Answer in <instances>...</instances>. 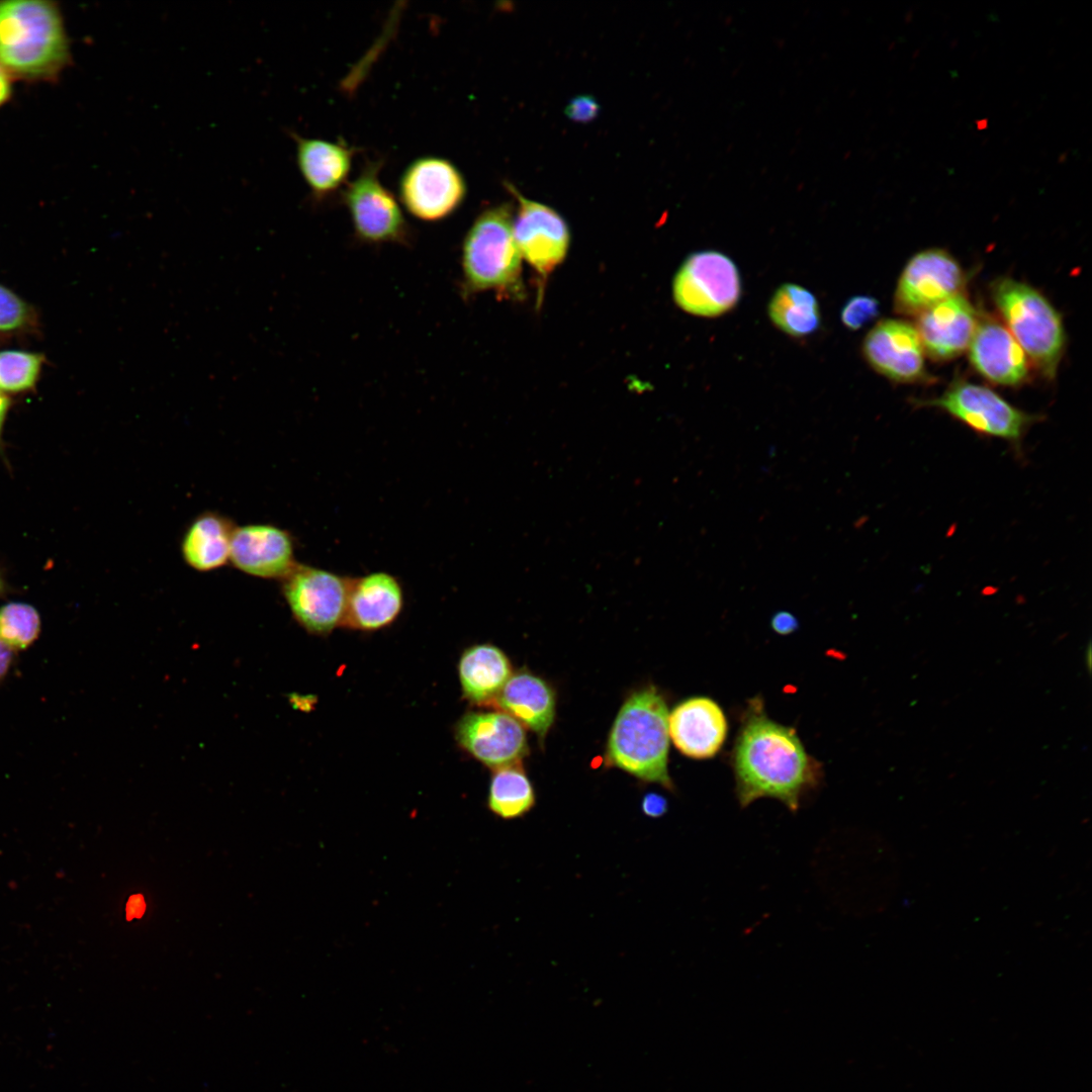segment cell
Wrapping results in <instances>:
<instances>
[{
	"label": "cell",
	"instance_id": "obj_1",
	"mask_svg": "<svg viewBox=\"0 0 1092 1092\" xmlns=\"http://www.w3.org/2000/svg\"><path fill=\"white\" fill-rule=\"evenodd\" d=\"M736 796L742 808L774 798L796 812L820 779L818 763L793 728L769 719L758 705L747 712L733 753Z\"/></svg>",
	"mask_w": 1092,
	"mask_h": 1092
},
{
	"label": "cell",
	"instance_id": "obj_2",
	"mask_svg": "<svg viewBox=\"0 0 1092 1092\" xmlns=\"http://www.w3.org/2000/svg\"><path fill=\"white\" fill-rule=\"evenodd\" d=\"M72 63L58 3L0 0V67L14 80L54 82Z\"/></svg>",
	"mask_w": 1092,
	"mask_h": 1092
},
{
	"label": "cell",
	"instance_id": "obj_3",
	"mask_svg": "<svg viewBox=\"0 0 1092 1092\" xmlns=\"http://www.w3.org/2000/svg\"><path fill=\"white\" fill-rule=\"evenodd\" d=\"M668 710L655 688L631 694L620 708L609 734L606 761L640 781L673 791L667 769Z\"/></svg>",
	"mask_w": 1092,
	"mask_h": 1092
},
{
	"label": "cell",
	"instance_id": "obj_4",
	"mask_svg": "<svg viewBox=\"0 0 1092 1092\" xmlns=\"http://www.w3.org/2000/svg\"><path fill=\"white\" fill-rule=\"evenodd\" d=\"M513 221L511 206L498 204L480 212L469 228L461 252L465 296L488 290L506 295L522 292V256Z\"/></svg>",
	"mask_w": 1092,
	"mask_h": 1092
},
{
	"label": "cell",
	"instance_id": "obj_5",
	"mask_svg": "<svg viewBox=\"0 0 1092 1092\" xmlns=\"http://www.w3.org/2000/svg\"><path fill=\"white\" fill-rule=\"evenodd\" d=\"M991 294L1029 363L1044 377L1055 378L1066 344L1059 311L1038 290L1009 277L995 280Z\"/></svg>",
	"mask_w": 1092,
	"mask_h": 1092
},
{
	"label": "cell",
	"instance_id": "obj_6",
	"mask_svg": "<svg viewBox=\"0 0 1092 1092\" xmlns=\"http://www.w3.org/2000/svg\"><path fill=\"white\" fill-rule=\"evenodd\" d=\"M913 403L943 411L977 433L1005 440L1018 449L1027 429L1038 420L992 389L964 379L953 380L938 397Z\"/></svg>",
	"mask_w": 1092,
	"mask_h": 1092
},
{
	"label": "cell",
	"instance_id": "obj_7",
	"mask_svg": "<svg viewBox=\"0 0 1092 1092\" xmlns=\"http://www.w3.org/2000/svg\"><path fill=\"white\" fill-rule=\"evenodd\" d=\"M741 277L733 260L714 250L695 252L672 280L673 300L686 312L714 317L731 310L741 296Z\"/></svg>",
	"mask_w": 1092,
	"mask_h": 1092
},
{
	"label": "cell",
	"instance_id": "obj_8",
	"mask_svg": "<svg viewBox=\"0 0 1092 1092\" xmlns=\"http://www.w3.org/2000/svg\"><path fill=\"white\" fill-rule=\"evenodd\" d=\"M380 161L368 162L343 192L357 239L369 244L410 242V226L396 197L379 178Z\"/></svg>",
	"mask_w": 1092,
	"mask_h": 1092
},
{
	"label": "cell",
	"instance_id": "obj_9",
	"mask_svg": "<svg viewBox=\"0 0 1092 1092\" xmlns=\"http://www.w3.org/2000/svg\"><path fill=\"white\" fill-rule=\"evenodd\" d=\"M281 590L293 618L306 631L326 635L343 625L349 577L297 562L281 579Z\"/></svg>",
	"mask_w": 1092,
	"mask_h": 1092
},
{
	"label": "cell",
	"instance_id": "obj_10",
	"mask_svg": "<svg viewBox=\"0 0 1092 1092\" xmlns=\"http://www.w3.org/2000/svg\"><path fill=\"white\" fill-rule=\"evenodd\" d=\"M465 195L462 173L451 161L438 156L414 160L398 181L400 203L423 221L447 218L460 207Z\"/></svg>",
	"mask_w": 1092,
	"mask_h": 1092
},
{
	"label": "cell",
	"instance_id": "obj_11",
	"mask_svg": "<svg viewBox=\"0 0 1092 1092\" xmlns=\"http://www.w3.org/2000/svg\"><path fill=\"white\" fill-rule=\"evenodd\" d=\"M966 278L959 262L945 250L927 249L909 259L894 295L897 313L917 316L963 291Z\"/></svg>",
	"mask_w": 1092,
	"mask_h": 1092
},
{
	"label": "cell",
	"instance_id": "obj_12",
	"mask_svg": "<svg viewBox=\"0 0 1092 1092\" xmlns=\"http://www.w3.org/2000/svg\"><path fill=\"white\" fill-rule=\"evenodd\" d=\"M862 354L874 370L899 383H929L925 352L910 323L885 318L867 334Z\"/></svg>",
	"mask_w": 1092,
	"mask_h": 1092
},
{
	"label": "cell",
	"instance_id": "obj_13",
	"mask_svg": "<svg viewBox=\"0 0 1092 1092\" xmlns=\"http://www.w3.org/2000/svg\"><path fill=\"white\" fill-rule=\"evenodd\" d=\"M525 727L504 711H473L455 726L460 747L492 769L520 762L527 755Z\"/></svg>",
	"mask_w": 1092,
	"mask_h": 1092
},
{
	"label": "cell",
	"instance_id": "obj_14",
	"mask_svg": "<svg viewBox=\"0 0 1092 1092\" xmlns=\"http://www.w3.org/2000/svg\"><path fill=\"white\" fill-rule=\"evenodd\" d=\"M513 221L514 237L528 264L541 276L549 275L566 257L570 234L563 217L551 207L520 195Z\"/></svg>",
	"mask_w": 1092,
	"mask_h": 1092
},
{
	"label": "cell",
	"instance_id": "obj_15",
	"mask_svg": "<svg viewBox=\"0 0 1092 1092\" xmlns=\"http://www.w3.org/2000/svg\"><path fill=\"white\" fill-rule=\"evenodd\" d=\"M230 563L241 572L264 579H283L295 566L291 534L267 523L236 526Z\"/></svg>",
	"mask_w": 1092,
	"mask_h": 1092
},
{
	"label": "cell",
	"instance_id": "obj_16",
	"mask_svg": "<svg viewBox=\"0 0 1092 1092\" xmlns=\"http://www.w3.org/2000/svg\"><path fill=\"white\" fill-rule=\"evenodd\" d=\"M972 366L990 382L1019 386L1029 379V361L1008 329L990 316H979L968 347Z\"/></svg>",
	"mask_w": 1092,
	"mask_h": 1092
},
{
	"label": "cell",
	"instance_id": "obj_17",
	"mask_svg": "<svg viewBox=\"0 0 1092 1092\" xmlns=\"http://www.w3.org/2000/svg\"><path fill=\"white\" fill-rule=\"evenodd\" d=\"M916 317L914 327L925 354L933 360L945 361L968 349L979 313L962 291Z\"/></svg>",
	"mask_w": 1092,
	"mask_h": 1092
},
{
	"label": "cell",
	"instance_id": "obj_18",
	"mask_svg": "<svg viewBox=\"0 0 1092 1092\" xmlns=\"http://www.w3.org/2000/svg\"><path fill=\"white\" fill-rule=\"evenodd\" d=\"M728 724L723 710L710 698H690L668 715L669 738L686 756L695 759L713 757L727 736Z\"/></svg>",
	"mask_w": 1092,
	"mask_h": 1092
},
{
	"label": "cell",
	"instance_id": "obj_19",
	"mask_svg": "<svg viewBox=\"0 0 1092 1092\" xmlns=\"http://www.w3.org/2000/svg\"><path fill=\"white\" fill-rule=\"evenodd\" d=\"M403 608L399 580L385 571L349 577L347 607L343 625L371 632L392 624Z\"/></svg>",
	"mask_w": 1092,
	"mask_h": 1092
},
{
	"label": "cell",
	"instance_id": "obj_20",
	"mask_svg": "<svg viewBox=\"0 0 1092 1092\" xmlns=\"http://www.w3.org/2000/svg\"><path fill=\"white\" fill-rule=\"evenodd\" d=\"M298 170L312 195L324 198L346 186L355 149L342 141L291 133Z\"/></svg>",
	"mask_w": 1092,
	"mask_h": 1092
},
{
	"label": "cell",
	"instance_id": "obj_21",
	"mask_svg": "<svg viewBox=\"0 0 1092 1092\" xmlns=\"http://www.w3.org/2000/svg\"><path fill=\"white\" fill-rule=\"evenodd\" d=\"M495 705L543 740L555 718V695L541 677L521 670L512 674Z\"/></svg>",
	"mask_w": 1092,
	"mask_h": 1092
},
{
	"label": "cell",
	"instance_id": "obj_22",
	"mask_svg": "<svg viewBox=\"0 0 1092 1092\" xmlns=\"http://www.w3.org/2000/svg\"><path fill=\"white\" fill-rule=\"evenodd\" d=\"M235 525L228 517L205 511L186 527L180 542L185 564L198 572H209L230 562Z\"/></svg>",
	"mask_w": 1092,
	"mask_h": 1092
},
{
	"label": "cell",
	"instance_id": "obj_23",
	"mask_svg": "<svg viewBox=\"0 0 1092 1092\" xmlns=\"http://www.w3.org/2000/svg\"><path fill=\"white\" fill-rule=\"evenodd\" d=\"M512 674L509 658L491 644L470 646L458 662L462 694L474 704L492 703Z\"/></svg>",
	"mask_w": 1092,
	"mask_h": 1092
},
{
	"label": "cell",
	"instance_id": "obj_24",
	"mask_svg": "<svg viewBox=\"0 0 1092 1092\" xmlns=\"http://www.w3.org/2000/svg\"><path fill=\"white\" fill-rule=\"evenodd\" d=\"M770 322L783 333L802 338L815 333L821 323L816 296L807 288L782 284L772 294L767 306Z\"/></svg>",
	"mask_w": 1092,
	"mask_h": 1092
},
{
	"label": "cell",
	"instance_id": "obj_25",
	"mask_svg": "<svg viewBox=\"0 0 1092 1092\" xmlns=\"http://www.w3.org/2000/svg\"><path fill=\"white\" fill-rule=\"evenodd\" d=\"M535 804V790L520 762L493 769L487 796V808L493 815L504 820L519 819Z\"/></svg>",
	"mask_w": 1092,
	"mask_h": 1092
},
{
	"label": "cell",
	"instance_id": "obj_26",
	"mask_svg": "<svg viewBox=\"0 0 1092 1092\" xmlns=\"http://www.w3.org/2000/svg\"><path fill=\"white\" fill-rule=\"evenodd\" d=\"M38 612L26 603L13 602L0 607V641L11 650H24L39 636Z\"/></svg>",
	"mask_w": 1092,
	"mask_h": 1092
},
{
	"label": "cell",
	"instance_id": "obj_27",
	"mask_svg": "<svg viewBox=\"0 0 1092 1092\" xmlns=\"http://www.w3.org/2000/svg\"><path fill=\"white\" fill-rule=\"evenodd\" d=\"M42 357L23 351L0 352V391L19 392L31 388L40 373Z\"/></svg>",
	"mask_w": 1092,
	"mask_h": 1092
},
{
	"label": "cell",
	"instance_id": "obj_28",
	"mask_svg": "<svg viewBox=\"0 0 1092 1092\" xmlns=\"http://www.w3.org/2000/svg\"><path fill=\"white\" fill-rule=\"evenodd\" d=\"M879 301L870 295H854L848 298L840 311L841 323L850 331L861 329L879 315Z\"/></svg>",
	"mask_w": 1092,
	"mask_h": 1092
},
{
	"label": "cell",
	"instance_id": "obj_29",
	"mask_svg": "<svg viewBox=\"0 0 1092 1092\" xmlns=\"http://www.w3.org/2000/svg\"><path fill=\"white\" fill-rule=\"evenodd\" d=\"M27 320L28 308L24 301L11 290L0 285V331L18 330Z\"/></svg>",
	"mask_w": 1092,
	"mask_h": 1092
},
{
	"label": "cell",
	"instance_id": "obj_30",
	"mask_svg": "<svg viewBox=\"0 0 1092 1092\" xmlns=\"http://www.w3.org/2000/svg\"><path fill=\"white\" fill-rule=\"evenodd\" d=\"M565 113L574 121L588 122L598 115L599 104L589 95L576 96L566 106Z\"/></svg>",
	"mask_w": 1092,
	"mask_h": 1092
},
{
	"label": "cell",
	"instance_id": "obj_31",
	"mask_svg": "<svg viewBox=\"0 0 1092 1092\" xmlns=\"http://www.w3.org/2000/svg\"><path fill=\"white\" fill-rule=\"evenodd\" d=\"M641 808L647 817L658 818L666 813L668 806L667 801L663 796L656 793H648L642 799Z\"/></svg>",
	"mask_w": 1092,
	"mask_h": 1092
},
{
	"label": "cell",
	"instance_id": "obj_32",
	"mask_svg": "<svg viewBox=\"0 0 1092 1092\" xmlns=\"http://www.w3.org/2000/svg\"><path fill=\"white\" fill-rule=\"evenodd\" d=\"M770 625L778 634L788 635L797 630L799 622L792 613L781 611L772 616Z\"/></svg>",
	"mask_w": 1092,
	"mask_h": 1092
},
{
	"label": "cell",
	"instance_id": "obj_33",
	"mask_svg": "<svg viewBox=\"0 0 1092 1092\" xmlns=\"http://www.w3.org/2000/svg\"><path fill=\"white\" fill-rule=\"evenodd\" d=\"M125 910L127 920L142 917L146 910L144 897L140 894L130 896L126 903Z\"/></svg>",
	"mask_w": 1092,
	"mask_h": 1092
},
{
	"label": "cell",
	"instance_id": "obj_34",
	"mask_svg": "<svg viewBox=\"0 0 1092 1092\" xmlns=\"http://www.w3.org/2000/svg\"><path fill=\"white\" fill-rule=\"evenodd\" d=\"M12 81L13 79L0 67V108L12 97Z\"/></svg>",
	"mask_w": 1092,
	"mask_h": 1092
},
{
	"label": "cell",
	"instance_id": "obj_35",
	"mask_svg": "<svg viewBox=\"0 0 1092 1092\" xmlns=\"http://www.w3.org/2000/svg\"><path fill=\"white\" fill-rule=\"evenodd\" d=\"M14 651L0 641V680L7 674L13 659Z\"/></svg>",
	"mask_w": 1092,
	"mask_h": 1092
},
{
	"label": "cell",
	"instance_id": "obj_36",
	"mask_svg": "<svg viewBox=\"0 0 1092 1092\" xmlns=\"http://www.w3.org/2000/svg\"><path fill=\"white\" fill-rule=\"evenodd\" d=\"M9 405H10L9 398L5 395V393L0 391V451L2 449V442H1L2 430H3V425H4V422H5V418H6Z\"/></svg>",
	"mask_w": 1092,
	"mask_h": 1092
},
{
	"label": "cell",
	"instance_id": "obj_37",
	"mask_svg": "<svg viewBox=\"0 0 1092 1092\" xmlns=\"http://www.w3.org/2000/svg\"><path fill=\"white\" fill-rule=\"evenodd\" d=\"M3 590H4V581H3V579H2V577L0 575V595L3 593Z\"/></svg>",
	"mask_w": 1092,
	"mask_h": 1092
}]
</instances>
